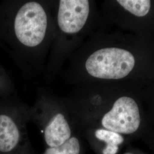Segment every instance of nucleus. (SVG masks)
<instances>
[{
	"label": "nucleus",
	"instance_id": "4",
	"mask_svg": "<svg viewBox=\"0 0 154 154\" xmlns=\"http://www.w3.org/2000/svg\"><path fill=\"white\" fill-rule=\"evenodd\" d=\"M135 65L131 52L118 48L97 50L88 57L85 69L91 77L102 79H120L127 77Z\"/></svg>",
	"mask_w": 154,
	"mask_h": 154
},
{
	"label": "nucleus",
	"instance_id": "7",
	"mask_svg": "<svg viewBox=\"0 0 154 154\" xmlns=\"http://www.w3.org/2000/svg\"><path fill=\"white\" fill-rule=\"evenodd\" d=\"M83 133L97 154H117L125 140L121 134L100 127L88 126Z\"/></svg>",
	"mask_w": 154,
	"mask_h": 154
},
{
	"label": "nucleus",
	"instance_id": "2",
	"mask_svg": "<svg viewBox=\"0 0 154 154\" xmlns=\"http://www.w3.org/2000/svg\"><path fill=\"white\" fill-rule=\"evenodd\" d=\"M78 123L79 126L100 127L123 136L135 135L140 128V111L135 99L123 96L116 99L108 110L79 116Z\"/></svg>",
	"mask_w": 154,
	"mask_h": 154
},
{
	"label": "nucleus",
	"instance_id": "5",
	"mask_svg": "<svg viewBox=\"0 0 154 154\" xmlns=\"http://www.w3.org/2000/svg\"><path fill=\"white\" fill-rule=\"evenodd\" d=\"M48 16L44 6L36 1L23 4L13 21V31L17 41L27 48H37L48 33Z\"/></svg>",
	"mask_w": 154,
	"mask_h": 154
},
{
	"label": "nucleus",
	"instance_id": "8",
	"mask_svg": "<svg viewBox=\"0 0 154 154\" xmlns=\"http://www.w3.org/2000/svg\"><path fill=\"white\" fill-rule=\"evenodd\" d=\"M42 154H84V151L81 140L76 133L60 146L47 147Z\"/></svg>",
	"mask_w": 154,
	"mask_h": 154
},
{
	"label": "nucleus",
	"instance_id": "10",
	"mask_svg": "<svg viewBox=\"0 0 154 154\" xmlns=\"http://www.w3.org/2000/svg\"><path fill=\"white\" fill-rule=\"evenodd\" d=\"M134 154L131 153V152H126V153H125V154Z\"/></svg>",
	"mask_w": 154,
	"mask_h": 154
},
{
	"label": "nucleus",
	"instance_id": "1",
	"mask_svg": "<svg viewBox=\"0 0 154 154\" xmlns=\"http://www.w3.org/2000/svg\"><path fill=\"white\" fill-rule=\"evenodd\" d=\"M30 116L39 127L47 147L60 146L76 134L77 121L70 106L57 100L40 99L30 110Z\"/></svg>",
	"mask_w": 154,
	"mask_h": 154
},
{
	"label": "nucleus",
	"instance_id": "3",
	"mask_svg": "<svg viewBox=\"0 0 154 154\" xmlns=\"http://www.w3.org/2000/svg\"><path fill=\"white\" fill-rule=\"evenodd\" d=\"M29 119L26 108L0 109V154H34L26 130Z\"/></svg>",
	"mask_w": 154,
	"mask_h": 154
},
{
	"label": "nucleus",
	"instance_id": "6",
	"mask_svg": "<svg viewBox=\"0 0 154 154\" xmlns=\"http://www.w3.org/2000/svg\"><path fill=\"white\" fill-rule=\"evenodd\" d=\"M89 13L88 0H61L57 13L58 26L66 34L78 33L85 26Z\"/></svg>",
	"mask_w": 154,
	"mask_h": 154
},
{
	"label": "nucleus",
	"instance_id": "9",
	"mask_svg": "<svg viewBox=\"0 0 154 154\" xmlns=\"http://www.w3.org/2000/svg\"><path fill=\"white\" fill-rule=\"evenodd\" d=\"M117 2L127 11L137 17L146 16L151 4L149 0H118Z\"/></svg>",
	"mask_w": 154,
	"mask_h": 154
}]
</instances>
